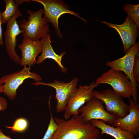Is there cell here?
I'll return each instance as SVG.
<instances>
[{"mask_svg":"<svg viewBox=\"0 0 139 139\" xmlns=\"http://www.w3.org/2000/svg\"><path fill=\"white\" fill-rule=\"evenodd\" d=\"M58 128L51 139H98L100 130L90 122H84L79 115L66 120L54 118Z\"/></svg>","mask_w":139,"mask_h":139,"instance_id":"1","label":"cell"},{"mask_svg":"<svg viewBox=\"0 0 139 139\" xmlns=\"http://www.w3.org/2000/svg\"><path fill=\"white\" fill-rule=\"evenodd\" d=\"M27 12L29 15L28 20L23 21L19 25L23 31V38L38 40L49 34V25L46 19L42 17L43 8L36 12L28 10Z\"/></svg>","mask_w":139,"mask_h":139,"instance_id":"2","label":"cell"},{"mask_svg":"<svg viewBox=\"0 0 139 139\" xmlns=\"http://www.w3.org/2000/svg\"><path fill=\"white\" fill-rule=\"evenodd\" d=\"M139 50V43L136 42L125 53L124 56L116 60L108 61L106 65L111 68L124 72L130 81L132 88V99L137 102L138 98V84L135 81L133 73V68L135 57Z\"/></svg>","mask_w":139,"mask_h":139,"instance_id":"3","label":"cell"},{"mask_svg":"<svg viewBox=\"0 0 139 139\" xmlns=\"http://www.w3.org/2000/svg\"><path fill=\"white\" fill-rule=\"evenodd\" d=\"M31 67L24 66L21 70L3 76L0 78V83L2 84L3 93L9 99H15L17 90L26 79H33L35 81H40L41 77L39 75L33 72H31Z\"/></svg>","mask_w":139,"mask_h":139,"instance_id":"4","label":"cell"},{"mask_svg":"<svg viewBox=\"0 0 139 139\" xmlns=\"http://www.w3.org/2000/svg\"><path fill=\"white\" fill-rule=\"evenodd\" d=\"M95 83L98 85L102 84L110 85L113 90L122 97L129 99L132 95L131 82L121 71L111 68L98 77Z\"/></svg>","mask_w":139,"mask_h":139,"instance_id":"5","label":"cell"},{"mask_svg":"<svg viewBox=\"0 0 139 139\" xmlns=\"http://www.w3.org/2000/svg\"><path fill=\"white\" fill-rule=\"evenodd\" d=\"M41 4L44 7V17L48 23H51L55 29L56 34L61 38L63 37L58 27V20L62 15L69 13L74 15L84 22L87 21L81 17L77 13L69 10L70 6L65 2L59 0H32Z\"/></svg>","mask_w":139,"mask_h":139,"instance_id":"6","label":"cell"},{"mask_svg":"<svg viewBox=\"0 0 139 139\" xmlns=\"http://www.w3.org/2000/svg\"><path fill=\"white\" fill-rule=\"evenodd\" d=\"M94 97L101 100L105 105L106 111L116 118L124 117L129 112V107L122 97L113 90L104 89L101 91L93 90Z\"/></svg>","mask_w":139,"mask_h":139,"instance_id":"7","label":"cell"},{"mask_svg":"<svg viewBox=\"0 0 139 139\" xmlns=\"http://www.w3.org/2000/svg\"><path fill=\"white\" fill-rule=\"evenodd\" d=\"M78 111L81 113L79 116L85 123L93 119L101 120L114 126L116 118L106 111L104 103L101 100L94 97L81 106Z\"/></svg>","mask_w":139,"mask_h":139,"instance_id":"8","label":"cell"},{"mask_svg":"<svg viewBox=\"0 0 139 139\" xmlns=\"http://www.w3.org/2000/svg\"><path fill=\"white\" fill-rule=\"evenodd\" d=\"M78 79L74 78L70 82L65 83L56 80L51 83H45L40 81H35L32 85H47L54 88L56 90L55 98L57 100L56 109L57 112L64 111L69 98L77 91Z\"/></svg>","mask_w":139,"mask_h":139,"instance_id":"9","label":"cell"},{"mask_svg":"<svg viewBox=\"0 0 139 139\" xmlns=\"http://www.w3.org/2000/svg\"><path fill=\"white\" fill-rule=\"evenodd\" d=\"M98 85L94 81L89 85H79L76 92L68 99L64 111V119H70L71 116L79 115V109L85 103L93 97L92 92L94 88Z\"/></svg>","mask_w":139,"mask_h":139,"instance_id":"10","label":"cell"},{"mask_svg":"<svg viewBox=\"0 0 139 139\" xmlns=\"http://www.w3.org/2000/svg\"><path fill=\"white\" fill-rule=\"evenodd\" d=\"M22 12L19 9L7 23L6 29L4 33L6 49L10 58L15 63L20 64L21 58L17 54L15 48L16 46L17 37L23 31L19 27L16 19L22 16Z\"/></svg>","mask_w":139,"mask_h":139,"instance_id":"11","label":"cell"},{"mask_svg":"<svg viewBox=\"0 0 139 139\" xmlns=\"http://www.w3.org/2000/svg\"><path fill=\"white\" fill-rule=\"evenodd\" d=\"M98 21L117 31L122 40L125 53L136 43L139 34V29L129 16H127L124 22L121 24H113L102 21Z\"/></svg>","mask_w":139,"mask_h":139,"instance_id":"12","label":"cell"},{"mask_svg":"<svg viewBox=\"0 0 139 139\" xmlns=\"http://www.w3.org/2000/svg\"><path fill=\"white\" fill-rule=\"evenodd\" d=\"M129 100V114L124 117L116 118L114 126L129 131L137 136L139 134V104L131 98Z\"/></svg>","mask_w":139,"mask_h":139,"instance_id":"13","label":"cell"},{"mask_svg":"<svg viewBox=\"0 0 139 139\" xmlns=\"http://www.w3.org/2000/svg\"><path fill=\"white\" fill-rule=\"evenodd\" d=\"M22 42L18 45L22 57L20 64L23 66L28 65L31 67L36 64V58L42 52L41 41L23 38Z\"/></svg>","mask_w":139,"mask_h":139,"instance_id":"14","label":"cell"},{"mask_svg":"<svg viewBox=\"0 0 139 139\" xmlns=\"http://www.w3.org/2000/svg\"><path fill=\"white\" fill-rule=\"evenodd\" d=\"M42 46V51L40 55L36 59V64H39L47 58L54 60L60 67L61 71L65 73L67 69L63 66L61 63L62 57L66 53L64 51L60 55L56 54L54 52L51 45L50 34H49L41 39Z\"/></svg>","mask_w":139,"mask_h":139,"instance_id":"15","label":"cell"},{"mask_svg":"<svg viewBox=\"0 0 139 139\" xmlns=\"http://www.w3.org/2000/svg\"><path fill=\"white\" fill-rule=\"evenodd\" d=\"M90 122L101 131V134L109 135L115 139H135L134 136L129 131L123 130L118 127H115L101 120L93 119Z\"/></svg>","mask_w":139,"mask_h":139,"instance_id":"16","label":"cell"},{"mask_svg":"<svg viewBox=\"0 0 139 139\" xmlns=\"http://www.w3.org/2000/svg\"><path fill=\"white\" fill-rule=\"evenodd\" d=\"M6 4L5 10L1 14V20L2 24L6 23L19 10L18 6L24 2L30 3V0H4Z\"/></svg>","mask_w":139,"mask_h":139,"instance_id":"17","label":"cell"},{"mask_svg":"<svg viewBox=\"0 0 139 139\" xmlns=\"http://www.w3.org/2000/svg\"><path fill=\"white\" fill-rule=\"evenodd\" d=\"M123 9L139 29V4L127 3L124 5Z\"/></svg>","mask_w":139,"mask_h":139,"instance_id":"18","label":"cell"},{"mask_svg":"<svg viewBox=\"0 0 139 139\" xmlns=\"http://www.w3.org/2000/svg\"><path fill=\"white\" fill-rule=\"evenodd\" d=\"M27 120L23 118L17 119L14 121L13 126H5L7 128L10 129L12 131L17 132H22L25 131L28 126Z\"/></svg>","mask_w":139,"mask_h":139,"instance_id":"19","label":"cell"},{"mask_svg":"<svg viewBox=\"0 0 139 139\" xmlns=\"http://www.w3.org/2000/svg\"><path fill=\"white\" fill-rule=\"evenodd\" d=\"M49 105L50 110V121L46 131L42 139H51L58 128L57 125L52 115L50 101H49Z\"/></svg>","mask_w":139,"mask_h":139,"instance_id":"20","label":"cell"},{"mask_svg":"<svg viewBox=\"0 0 139 139\" xmlns=\"http://www.w3.org/2000/svg\"><path fill=\"white\" fill-rule=\"evenodd\" d=\"M133 73L134 80L136 82L139 83V58L136 56L134 62Z\"/></svg>","mask_w":139,"mask_h":139,"instance_id":"21","label":"cell"},{"mask_svg":"<svg viewBox=\"0 0 139 139\" xmlns=\"http://www.w3.org/2000/svg\"><path fill=\"white\" fill-rule=\"evenodd\" d=\"M7 102L4 97L0 96V111H4L7 108Z\"/></svg>","mask_w":139,"mask_h":139,"instance_id":"22","label":"cell"},{"mask_svg":"<svg viewBox=\"0 0 139 139\" xmlns=\"http://www.w3.org/2000/svg\"><path fill=\"white\" fill-rule=\"evenodd\" d=\"M2 13V12L1 11H0V45H3L4 43L2 37V23L1 20V14Z\"/></svg>","mask_w":139,"mask_h":139,"instance_id":"23","label":"cell"},{"mask_svg":"<svg viewBox=\"0 0 139 139\" xmlns=\"http://www.w3.org/2000/svg\"><path fill=\"white\" fill-rule=\"evenodd\" d=\"M0 129V139H12L9 136L5 135Z\"/></svg>","mask_w":139,"mask_h":139,"instance_id":"24","label":"cell"},{"mask_svg":"<svg viewBox=\"0 0 139 139\" xmlns=\"http://www.w3.org/2000/svg\"><path fill=\"white\" fill-rule=\"evenodd\" d=\"M3 92V85L0 83V93Z\"/></svg>","mask_w":139,"mask_h":139,"instance_id":"25","label":"cell"},{"mask_svg":"<svg viewBox=\"0 0 139 139\" xmlns=\"http://www.w3.org/2000/svg\"><path fill=\"white\" fill-rule=\"evenodd\" d=\"M139 139V137H138L137 139Z\"/></svg>","mask_w":139,"mask_h":139,"instance_id":"26","label":"cell"}]
</instances>
